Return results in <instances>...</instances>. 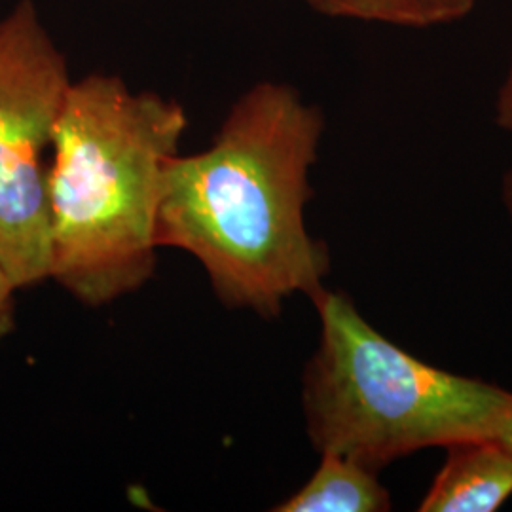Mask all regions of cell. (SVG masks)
Here are the masks:
<instances>
[{
    "instance_id": "6da1fadb",
    "label": "cell",
    "mask_w": 512,
    "mask_h": 512,
    "mask_svg": "<svg viewBox=\"0 0 512 512\" xmlns=\"http://www.w3.org/2000/svg\"><path fill=\"white\" fill-rule=\"evenodd\" d=\"M323 112L283 82H258L224 118L211 147L167 164L158 247L194 256L220 300L262 317L329 274V249L306 228Z\"/></svg>"
},
{
    "instance_id": "7a4b0ae2",
    "label": "cell",
    "mask_w": 512,
    "mask_h": 512,
    "mask_svg": "<svg viewBox=\"0 0 512 512\" xmlns=\"http://www.w3.org/2000/svg\"><path fill=\"white\" fill-rule=\"evenodd\" d=\"M188 128L183 107L114 74L73 80L48 169L50 279L105 306L154 274L165 169Z\"/></svg>"
},
{
    "instance_id": "3957f363",
    "label": "cell",
    "mask_w": 512,
    "mask_h": 512,
    "mask_svg": "<svg viewBox=\"0 0 512 512\" xmlns=\"http://www.w3.org/2000/svg\"><path fill=\"white\" fill-rule=\"evenodd\" d=\"M319 348L304 372L302 404L319 454L380 471L425 448L497 439L512 393L427 365L374 329L344 293L310 296Z\"/></svg>"
},
{
    "instance_id": "277c9868",
    "label": "cell",
    "mask_w": 512,
    "mask_h": 512,
    "mask_svg": "<svg viewBox=\"0 0 512 512\" xmlns=\"http://www.w3.org/2000/svg\"><path fill=\"white\" fill-rule=\"evenodd\" d=\"M73 84L31 0L0 19V262L19 289L50 279L48 169Z\"/></svg>"
},
{
    "instance_id": "5b68a950",
    "label": "cell",
    "mask_w": 512,
    "mask_h": 512,
    "mask_svg": "<svg viewBox=\"0 0 512 512\" xmlns=\"http://www.w3.org/2000/svg\"><path fill=\"white\" fill-rule=\"evenodd\" d=\"M512 495V454L497 439L456 442L421 499V512H494Z\"/></svg>"
},
{
    "instance_id": "8992f818",
    "label": "cell",
    "mask_w": 512,
    "mask_h": 512,
    "mask_svg": "<svg viewBox=\"0 0 512 512\" xmlns=\"http://www.w3.org/2000/svg\"><path fill=\"white\" fill-rule=\"evenodd\" d=\"M391 495L378 473L336 454H321L310 480L291 497L275 505V512H385Z\"/></svg>"
},
{
    "instance_id": "52a82bcc",
    "label": "cell",
    "mask_w": 512,
    "mask_h": 512,
    "mask_svg": "<svg viewBox=\"0 0 512 512\" xmlns=\"http://www.w3.org/2000/svg\"><path fill=\"white\" fill-rule=\"evenodd\" d=\"M332 19L399 29H433L469 18L478 0H304Z\"/></svg>"
},
{
    "instance_id": "ba28073f",
    "label": "cell",
    "mask_w": 512,
    "mask_h": 512,
    "mask_svg": "<svg viewBox=\"0 0 512 512\" xmlns=\"http://www.w3.org/2000/svg\"><path fill=\"white\" fill-rule=\"evenodd\" d=\"M19 287L0 262V342L16 325V293Z\"/></svg>"
},
{
    "instance_id": "9c48e42d",
    "label": "cell",
    "mask_w": 512,
    "mask_h": 512,
    "mask_svg": "<svg viewBox=\"0 0 512 512\" xmlns=\"http://www.w3.org/2000/svg\"><path fill=\"white\" fill-rule=\"evenodd\" d=\"M495 124L512 135V57L495 97Z\"/></svg>"
},
{
    "instance_id": "30bf717a",
    "label": "cell",
    "mask_w": 512,
    "mask_h": 512,
    "mask_svg": "<svg viewBox=\"0 0 512 512\" xmlns=\"http://www.w3.org/2000/svg\"><path fill=\"white\" fill-rule=\"evenodd\" d=\"M497 440L512 454V410L511 414H509V418L505 421V425L501 427V431H499V435H497Z\"/></svg>"
},
{
    "instance_id": "8fae6325",
    "label": "cell",
    "mask_w": 512,
    "mask_h": 512,
    "mask_svg": "<svg viewBox=\"0 0 512 512\" xmlns=\"http://www.w3.org/2000/svg\"><path fill=\"white\" fill-rule=\"evenodd\" d=\"M501 194H503V203H505V207H507V211L511 213L512 217V169L505 175V179H503Z\"/></svg>"
}]
</instances>
